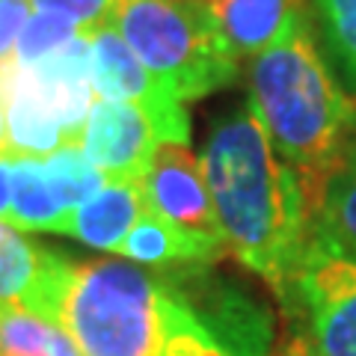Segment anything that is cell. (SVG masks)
I'll use <instances>...</instances> for the list:
<instances>
[{
	"instance_id": "1",
	"label": "cell",
	"mask_w": 356,
	"mask_h": 356,
	"mask_svg": "<svg viewBox=\"0 0 356 356\" xmlns=\"http://www.w3.org/2000/svg\"><path fill=\"white\" fill-rule=\"evenodd\" d=\"M199 161L226 250L285 291L309 252V217L297 175L273 152L250 102L217 119Z\"/></svg>"
},
{
	"instance_id": "2",
	"label": "cell",
	"mask_w": 356,
	"mask_h": 356,
	"mask_svg": "<svg viewBox=\"0 0 356 356\" xmlns=\"http://www.w3.org/2000/svg\"><path fill=\"white\" fill-rule=\"evenodd\" d=\"M247 102L273 152L297 175L309 217L356 119V102L330 72L309 18L252 57Z\"/></svg>"
},
{
	"instance_id": "3",
	"label": "cell",
	"mask_w": 356,
	"mask_h": 356,
	"mask_svg": "<svg viewBox=\"0 0 356 356\" xmlns=\"http://www.w3.org/2000/svg\"><path fill=\"white\" fill-rule=\"evenodd\" d=\"M172 291L137 264L102 259L74 264L60 327L83 356H163Z\"/></svg>"
},
{
	"instance_id": "4",
	"label": "cell",
	"mask_w": 356,
	"mask_h": 356,
	"mask_svg": "<svg viewBox=\"0 0 356 356\" xmlns=\"http://www.w3.org/2000/svg\"><path fill=\"white\" fill-rule=\"evenodd\" d=\"M110 24L178 102H196L238 77L202 0H119Z\"/></svg>"
},
{
	"instance_id": "5",
	"label": "cell",
	"mask_w": 356,
	"mask_h": 356,
	"mask_svg": "<svg viewBox=\"0 0 356 356\" xmlns=\"http://www.w3.org/2000/svg\"><path fill=\"white\" fill-rule=\"evenodd\" d=\"M191 140V119L181 113H158L131 102H95L89 113L81 149L107 181L143 178L163 143Z\"/></svg>"
},
{
	"instance_id": "6",
	"label": "cell",
	"mask_w": 356,
	"mask_h": 356,
	"mask_svg": "<svg viewBox=\"0 0 356 356\" xmlns=\"http://www.w3.org/2000/svg\"><path fill=\"white\" fill-rule=\"evenodd\" d=\"M303 300L321 356H356V259L309 250L291 285Z\"/></svg>"
},
{
	"instance_id": "7",
	"label": "cell",
	"mask_w": 356,
	"mask_h": 356,
	"mask_svg": "<svg viewBox=\"0 0 356 356\" xmlns=\"http://www.w3.org/2000/svg\"><path fill=\"white\" fill-rule=\"evenodd\" d=\"M143 193H146V208L152 214L175 222L178 229L191 232V235L222 241L205 184L202 161L191 152V143H163L154 152L149 170L143 175Z\"/></svg>"
},
{
	"instance_id": "8",
	"label": "cell",
	"mask_w": 356,
	"mask_h": 356,
	"mask_svg": "<svg viewBox=\"0 0 356 356\" xmlns=\"http://www.w3.org/2000/svg\"><path fill=\"white\" fill-rule=\"evenodd\" d=\"M72 267L69 255L42 247L0 220V303L21 306L60 327Z\"/></svg>"
},
{
	"instance_id": "9",
	"label": "cell",
	"mask_w": 356,
	"mask_h": 356,
	"mask_svg": "<svg viewBox=\"0 0 356 356\" xmlns=\"http://www.w3.org/2000/svg\"><path fill=\"white\" fill-rule=\"evenodd\" d=\"M226 51L241 60H252L300 21H306V0H202Z\"/></svg>"
},
{
	"instance_id": "10",
	"label": "cell",
	"mask_w": 356,
	"mask_h": 356,
	"mask_svg": "<svg viewBox=\"0 0 356 356\" xmlns=\"http://www.w3.org/2000/svg\"><path fill=\"white\" fill-rule=\"evenodd\" d=\"M92 48V86L102 102H131L152 107L158 113H181L184 104L154 81L128 42L119 36L113 24L89 33Z\"/></svg>"
},
{
	"instance_id": "11",
	"label": "cell",
	"mask_w": 356,
	"mask_h": 356,
	"mask_svg": "<svg viewBox=\"0 0 356 356\" xmlns=\"http://www.w3.org/2000/svg\"><path fill=\"white\" fill-rule=\"evenodd\" d=\"M309 250L356 259V119L309 211Z\"/></svg>"
},
{
	"instance_id": "12",
	"label": "cell",
	"mask_w": 356,
	"mask_h": 356,
	"mask_svg": "<svg viewBox=\"0 0 356 356\" xmlns=\"http://www.w3.org/2000/svg\"><path fill=\"white\" fill-rule=\"evenodd\" d=\"M146 211L149 208L146 193H143V178H116V181H104V187L92 199H86L81 208L72 211L63 235H72L92 250L119 255L128 232Z\"/></svg>"
},
{
	"instance_id": "13",
	"label": "cell",
	"mask_w": 356,
	"mask_h": 356,
	"mask_svg": "<svg viewBox=\"0 0 356 356\" xmlns=\"http://www.w3.org/2000/svg\"><path fill=\"white\" fill-rule=\"evenodd\" d=\"M222 252H226V243L222 241L191 235V232L178 229L175 222L152 214V211H146V214L134 222L125 243L119 247L122 259H131L134 264H154V267L208 264Z\"/></svg>"
},
{
	"instance_id": "14",
	"label": "cell",
	"mask_w": 356,
	"mask_h": 356,
	"mask_svg": "<svg viewBox=\"0 0 356 356\" xmlns=\"http://www.w3.org/2000/svg\"><path fill=\"white\" fill-rule=\"evenodd\" d=\"M69 214L57 202L51 181L44 175L42 158L15 154L13 161V202L3 222L18 232H57L63 235Z\"/></svg>"
},
{
	"instance_id": "15",
	"label": "cell",
	"mask_w": 356,
	"mask_h": 356,
	"mask_svg": "<svg viewBox=\"0 0 356 356\" xmlns=\"http://www.w3.org/2000/svg\"><path fill=\"white\" fill-rule=\"evenodd\" d=\"M309 27L339 86L356 102V0H309Z\"/></svg>"
},
{
	"instance_id": "16",
	"label": "cell",
	"mask_w": 356,
	"mask_h": 356,
	"mask_svg": "<svg viewBox=\"0 0 356 356\" xmlns=\"http://www.w3.org/2000/svg\"><path fill=\"white\" fill-rule=\"evenodd\" d=\"M0 356H83L63 327L0 303Z\"/></svg>"
},
{
	"instance_id": "17",
	"label": "cell",
	"mask_w": 356,
	"mask_h": 356,
	"mask_svg": "<svg viewBox=\"0 0 356 356\" xmlns=\"http://www.w3.org/2000/svg\"><path fill=\"white\" fill-rule=\"evenodd\" d=\"M42 166H44L48 181H51V191H54V196H57V202L63 205L65 214H72V211L81 208L86 199H92L107 181V178L102 175V170L86 158L81 143L63 146L57 152L44 154Z\"/></svg>"
},
{
	"instance_id": "18",
	"label": "cell",
	"mask_w": 356,
	"mask_h": 356,
	"mask_svg": "<svg viewBox=\"0 0 356 356\" xmlns=\"http://www.w3.org/2000/svg\"><path fill=\"white\" fill-rule=\"evenodd\" d=\"M74 36H81V30H77L72 21L51 15V13H36L27 18L24 30H21L13 60L18 65H36L39 60L48 57V54L60 51L63 44L72 42Z\"/></svg>"
},
{
	"instance_id": "19",
	"label": "cell",
	"mask_w": 356,
	"mask_h": 356,
	"mask_svg": "<svg viewBox=\"0 0 356 356\" xmlns=\"http://www.w3.org/2000/svg\"><path fill=\"white\" fill-rule=\"evenodd\" d=\"M172 291V288H170ZM163 356H232L211 332L199 324L196 315L187 309L172 291L170 309V330H166Z\"/></svg>"
},
{
	"instance_id": "20",
	"label": "cell",
	"mask_w": 356,
	"mask_h": 356,
	"mask_svg": "<svg viewBox=\"0 0 356 356\" xmlns=\"http://www.w3.org/2000/svg\"><path fill=\"white\" fill-rule=\"evenodd\" d=\"M119 0H30V6L36 13H51L60 15L65 21L81 30V33H92L98 27L110 24Z\"/></svg>"
},
{
	"instance_id": "21",
	"label": "cell",
	"mask_w": 356,
	"mask_h": 356,
	"mask_svg": "<svg viewBox=\"0 0 356 356\" xmlns=\"http://www.w3.org/2000/svg\"><path fill=\"white\" fill-rule=\"evenodd\" d=\"M30 0H0V63L15 54L18 36L30 18Z\"/></svg>"
},
{
	"instance_id": "22",
	"label": "cell",
	"mask_w": 356,
	"mask_h": 356,
	"mask_svg": "<svg viewBox=\"0 0 356 356\" xmlns=\"http://www.w3.org/2000/svg\"><path fill=\"white\" fill-rule=\"evenodd\" d=\"M13 161L15 154L0 152V220L6 217L9 202H13Z\"/></svg>"
},
{
	"instance_id": "23",
	"label": "cell",
	"mask_w": 356,
	"mask_h": 356,
	"mask_svg": "<svg viewBox=\"0 0 356 356\" xmlns=\"http://www.w3.org/2000/svg\"><path fill=\"white\" fill-rule=\"evenodd\" d=\"M276 356H321V350L315 348L312 339H291L285 344V350L276 353Z\"/></svg>"
},
{
	"instance_id": "24",
	"label": "cell",
	"mask_w": 356,
	"mask_h": 356,
	"mask_svg": "<svg viewBox=\"0 0 356 356\" xmlns=\"http://www.w3.org/2000/svg\"><path fill=\"white\" fill-rule=\"evenodd\" d=\"M0 152H6V113H3V102H0Z\"/></svg>"
}]
</instances>
